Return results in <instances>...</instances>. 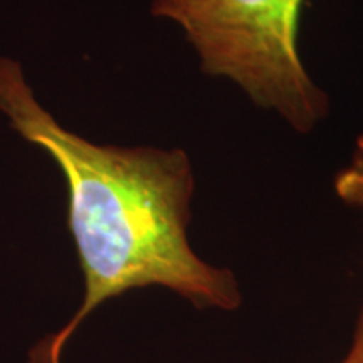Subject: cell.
<instances>
[{"mask_svg": "<svg viewBox=\"0 0 363 363\" xmlns=\"http://www.w3.org/2000/svg\"><path fill=\"white\" fill-rule=\"evenodd\" d=\"M0 110L17 133L57 163L67 185V224L84 276L79 310L30 352L59 363L79 325L108 299L162 286L197 308L234 311V272L206 262L189 244L194 170L182 150L101 147L59 126L35 101L21 66L0 57Z\"/></svg>", "mask_w": 363, "mask_h": 363, "instance_id": "obj_1", "label": "cell"}, {"mask_svg": "<svg viewBox=\"0 0 363 363\" xmlns=\"http://www.w3.org/2000/svg\"><path fill=\"white\" fill-rule=\"evenodd\" d=\"M303 0H152V13L184 29L208 76L238 83L296 131L313 130L328 98L298 52Z\"/></svg>", "mask_w": 363, "mask_h": 363, "instance_id": "obj_2", "label": "cell"}, {"mask_svg": "<svg viewBox=\"0 0 363 363\" xmlns=\"http://www.w3.org/2000/svg\"><path fill=\"white\" fill-rule=\"evenodd\" d=\"M335 190L343 202L355 206L363 212V153H353L352 163L335 179Z\"/></svg>", "mask_w": 363, "mask_h": 363, "instance_id": "obj_3", "label": "cell"}, {"mask_svg": "<svg viewBox=\"0 0 363 363\" xmlns=\"http://www.w3.org/2000/svg\"><path fill=\"white\" fill-rule=\"evenodd\" d=\"M340 363H363V306L358 313L355 330H353L350 350Z\"/></svg>", "mask_w": 363, "mask_h": 363, "instance_id": "obj_4", "label": "cell"}, {"mask_svg": "<svg viewBox=\"0 0 363 363\" xmlns=\"http://www.w3.org/2000/svg\"><path fill=\"white\" fill-rule=\"evenodd\" d=\"M355 150L357 152H362L363 153V133L358 136V140H357V147H355Z\"/></svg>", "mask_w": 363, "mask_h": 363, "instance_id": "obj_5", "label": "cell"}]
</instances>
